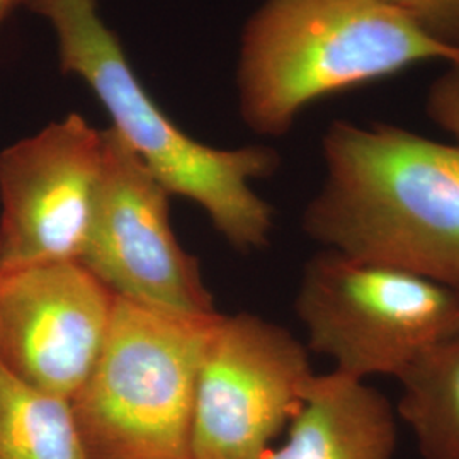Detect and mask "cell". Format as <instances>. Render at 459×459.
I'll return each mask as SVG.
<instances>
[{
	"label": "cell",
	"mask_w": 459,
	"mask_h": 459,
	"mask_svg": "<svg viewBox=\"0 0 459 459\" xmlns=\"http://www.w3.org/2000/svg\"><path fill=\"white\" fill-rule=\"evenodd\" d=\"M102 167V132L77 113L0 152V273L82 259Z\"/></svg>",
	"instance_id": "8"
},
{
	"label": "cell",
	"mask_w": 459,
	"mask_h": 459,
	"mask_svg": "<svg viewBox=\"0 0 459 459\" xmlns=\"http://www.w3.org/2000/svg\"><path fill=\"white\" fill-rule=\"evenodd\" d=\"M310 351L254 313L220 315L197 377L191 459H264L303 405Z\"/></svg>",
	"instance_id": "6"
},
{
	"label": "cell",
	"mask_w": 459,
	"mask_h": 459,
	"mask_svg": "<svg viewBox=\"0 0 459 459\" xmlns=\"http://www.w3.org/2000/svg\"><path fill=\"white\" fill-rule=\"evenodd\" d=\"M117 296L81 261L0 273V362L70 400L98 361Z\"/></svg>",
	"instance_id": "9"
},
{
	"label": "cell",
	"mask_w": 459,
	"mask_h": 459,
	"mask_svg": "<svg viewBox=\"0 0 459 459\" xmlns=\"http://www.w3.org/2000/svg\"><path fill=\"white\" fill-rule=\"evenodd\" d=\"M396 379V415L411 429L420 458L459 459V332Z\"/></svg>",
	"instance_id": "11"
},
{
	"label": "cell",
	"mask_w": 459,
	"mask_h": 459,
	"mask_svg": "<svg viewBox=\"0 0 459 459\" xmlns=\"http://www.w3.org/2000/svg\"><path fill=\"white\" fill-rule=\"evenodd\" d=\"M22 0H0V22L11 14V11Z\"/></svg>",
	"instance_id": "15"
},
{
	"label": "cell",
	"mask_w": 459,
	"mask_h": 459,
	"mask_svg": "<svg viewBox=\"0 0 459 459\" xmlns=\"http://www.w3.org/2000/svg\"><path fill=\"white\" fill-rule=\"evenodd\" d=\"M220 315L116 298L98 361L70 398L91 459H191L197 377Z\"/></svg>",
	"instance_id": "4"
},
{
	"label": "cell",
	"mask_w": 459,
	"mask_h": 459,
	"mask_svg": "<svg viewBox=\"0 0 459 459\" xmlns=\"http://www.w3.org/2000/svg\"><path fill=\"white\" fill-rule=\"evenodd\" d=\"M301 227L324 248L459 288V147L392 123L333 121Z\"/></svg>",
	"instance_id": "1"
},
{
	"label": "cell",
	"mask_w": 459,
	"mask_h": 459,
	"mask_svg": "<svg viewBox=\"0 0 459 459\" xmlns=\"http://www.w3.org/2000/svg\"><path fill=\"white\" fill-rule=\"evenodd\" d=\"M437 43L459 49V0H388Z\"/></svg>",
	"instance_id": "13"
},
{
	"label": "cell",
	"mask_w": 459,
	"mask_h": 459,
	"mask_svg": "<svg viewBox=\"0 0 459 459\" xmlns=\"http://www.w3.org/2000/svg\"><path fill=\"white\" fill-rule=\"evenodd\" d=\"M295 312L333 371L398 377L458 333L459 288L322 248L303 267Z\"/></svg>",
	"instance_id": "5"
},
{
	"label": "cell",
	"mask_w": 459,
	"mask_h": 459,
	"mask_svg": "<svg viewBox=\"0 0 459 459\" xmlns=\"http://www.w3.org/2000/svg\"><path fill=\"white\" fill-rule=\"evenodd\" d=\"M51 24L60 68L79 77L111 116L115 130L170 196L191 199L238 252L263 250L274 230V208L252 182L274 176V148L208 147L182 132L152 99L99 16L96 0H24Z\"/></svg>",
	"instance_id": "2"
},
{
	"label": "cell",
	"mask_w": 459,
	"mask_h": 459,
	"mask_svg": "<svg viewBox=\"0 0 459 459\" xmlns=\"http://www.w3.org/2000/svg\"><path fill=\"white\" fill-rule=\"evenodd\" d=\"M0 459H91L70 400L24 383L2 362Z\"/></svg>",
	"instance_id": "12"
},
{
	"label": "cell",
	"mask_w": 459,
	"mask_h": 459,
	"mask_svg": "<svg viewBox=\"0 0 459 459\" xmlns=\"http://www.w3.org/2000/svg\"><path fill=\"white\" fill-rule=\"evenodd\" d=\"M426 113L429 119L453 136L459 147V62L447 64L446 70L427 91Z\"/></svg>",
	"instance_id": "14"
},
{
	"label": "cell",
	"mask_w": 459,
	"mask_h": 459,
	"mask_svg": "<svg viewBox=\"0 0 459 459\" xmlns=\"http://www.w3.org/2000/svg\"><path fill=\"white\" fill-rule=\"evenodd\" d=\"M427 62H459L388 0H265L238 49V111L261 136L279 138L320 99Z\"/></svg>",
	"instance_id": "3"
},
{
	"label": "cell",
	"mask_w": 459,
	"mask_h": 459,
	"mask_svg": "<svg viewBox=\"0 0 459 459\" xmlns=\"http://www.w3.org/2000/svg\"><path fill=\"white\" fill-rule=\"evenodd\" d=\"M398 415L388 396L362 379L315 375L288 437L264 459H394Z\"/></svg>",
	"instance_id": "10"
},
{
	"label": "cell",
	"mask_w": 459,
	"mask_h": 459,
	"mask_svg": "<svg viewBox=\"0 0 459 459\" xmlns=\"http://www.w3.org/2000/svg\"><path fill=\"white\" fill-rule=\"evenodd\" d=\"M98 206L81 263L116 296L191 315L216 313L199 261L170 221V195L109 126Z\"/></svg>",
	"instance_id": "7"
}]
</instances>
